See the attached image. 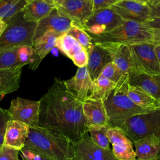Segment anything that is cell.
Returning a JSON list of instances; mask_svg holds the SVG:
<instances>
[{
    "mask_svg": "<svg viewBox=\"0 0 160 160\" xmlns=\"http://www.w3.org/2000/svg\"><path fill=\"white\" fill-rule=\"evenodd\" d=\"M39 102L38 126L59 132L73 143L88 132L82 102L66 89L63 81L54 78Z\"/></svg>",
    "mask_w": 160,
    "mask_h": 160,
    "instance_id": "6da1fadb",
    "label": "cell"
},
{
    "mask_svg": "<svg viewBox=\"0 0 160 160\" xmlns=\"http://www.w3.org/2000/svg\"><path fill=\"white\" fill-rule=\"evenodd\" d=\"M24 148L54 160H72L74 143L56 131L39 126L29 127Z\"/></svg>",
    "mask_w": 160,
    "mask_h": 160,
    "instance_id": "7a4b0ae2",
    "label": "cell"
},
{
    "mask_svg": "<svg viewBox=\"0 0 160 160\" xmlns=\"http://www.w3.org/2000/svg\"><path fill=\"white\" fill-rule=\"evenodd\" d=\"M129 80V74H123L116 87L102 101L110 127L120 128L131 118L151 111L138 106L128 97Z\"/></svg>",
    "mask_w": 160,
    "mask_h": 160,
    "instance_id": "3957f363",
    "label": "cell"
},
{
    "mask_svg": "<svg viewBox=\"0 0 160 160\" xmlns=\"http://www.w3.org/2000/svg\"><path fill=\"white\" fill-rule=\"evenodd\" d=\"M93 44L116 43L134 44L142 42L155 44L154 38L149 28L143 23L133 21H126L112 31L94 36L89 34Z\"/></svg>",
    "mask_w": 160,
    "mask_h": 160,
    "instance_id": "277c9868",
    "label": "cell"
},
{
    "mask_svg": "<svg viewBox=\"0 0 160 160\" xmlns=\"http://www.w3.org/2000/svg\"><path fill=\"white\" fill-rule=\"evenodd\" d=\"M37 22L28 21L22 11L12 17L0 38V48L24 45L32 46Z\"/></svg>",
    "mask_w": 160,
    "mask_h": 160,
    "instance_id": "5b68a950",
    "label": "cell"
},
{
    "mask_svg": "<svg viewBox=\"0 0 160 160\" xmlns=\"http://www.w3.org/2000/svg\"><path fill=\"white\" fill-rule=\"evenodd\" d=\"M119 128L132 142L145 136H154L160 142V108L133 116Z\"/></svg>",
    "mask_w": 160,
    "mask_h": 160,
    "instance_id": "8992f818",
    "label": "cell"
},
{
    "mask_svg": "<svg viewBox=\"0 0 160 160\" xmlns=\"http://www.w3.org/2000/svg\"><path fill=\"white\" fill-rule=\"evenodd\" d=\"M124 21L111 8L99 9L88 18L84 31L89 34L99 36L112 31Z\"/></svg>",
    "mask_w": 160,
    "mask_h": 160,
    "instance_id": "52a82bcc",
    "label": "cell"
},
{
    "mask_svg": "<svg viewBox=\"0 0 160 160\" xmlns=\"http://www.w3.org/2000/svg\"><path fill=\"white\" fill-rule=\"evenodd\" d=\"M154 43L142 42L129 45L137 72L149 74L160 72V64L154 52Z\"/></svg>",
    "mask_w": 160,
    "mask_h": 160,
    "instance_id": "ba28073f",
    "label": "cell"
},
{
    "mask_svg": "<svg viewBox=\"0 0 160 160\" xmlns=\"http://www.w3.org/2000/svg\"><path fill=\"white\" fill-rule=\"evenodd\" d=\"M40 102L18 97L13 99L8 112L11 119L22 122L29 127L38 124Z\"/></svg>",
    "mask_w": 160,
    "mask_h": 160,
    "instance_id": "9c48e42d",
    "label": "cell"
},
{
    "mask_svg": "<svg viewBox=\"0 0 160 160\" xmlns=\"http://www.w3.org/2000/svg\"><path fill=\"white\" fill-rule=\"evenodd\" d=\"M72 160H118L110 149L102 148L93 142L88 132L74 143Z\"/></svg>",
    "mask_w": 160,
    "mask_h": 160,
    "instance_id": "30bf717a",
    "label": "cell"
},
{
    "mask_svg": "<svg viewBox=\"0 0 160 160\" xmlns=\"http://www.w3.org/2000/svg\"><path fill=\"white\" fill-rule=\"evenodd\" d=\"M111 8L123 20L143 23L151 19L148 4H142L134 0H119Z\"/></svg>",
    "mask_w": 160,
    "mask_h": 160,
    "instance_id": "8fae6325",
    "label": "cell"
},
{
    "mask_svg": "<svg viewBox=\"0 0 160 160\" xmlns=\"http://www.w3.org/2000/svg\"><path fill=\"white\" fill-rule=\"evenodd\" d=\"M56 8L61 15L69 19L74 26L83 30L86 20L92 13L91 5L84 0H66Z\"/></svg>",
    "mask_w": 160,
    "mask_h": 160,
    "instance_id": "7c38bea8",
    "label": "cell"
},
{
    "mask_svg": "<svg viewBox=\"0 0 160 160\" xmlns=\"http://www.w3.org/2000/svg\"><path fill=\"white\" fill-rule=\"evenodd\" d=\"M72 26H74L72 22L61 15L55 8L48 16L37 22L33 42L47 32H52L61 36L67 33Z\"/></svg>",
    "mask_w": 160,
    "mask_h": 160,
    "instance_id": "4fadbf2b",
    "label": "cell"
},
{
    "mask_svg": "<svg viewBox=\"0 0 160 160\" xmlns=\"http://www.w3.org/2000/svg\"><path fill=\"white\" fill-rule=\"evenodd\" d=\"M101 46L109 54L112 61L123 73L129 74L137 72L129 45L116 43L96 44Z\"/></svg>",
    "mask_w": 160,
    "mask_h": 160,
    "instance_id": "5bb4252c",
    "label": "cell"
},
{
    "mask_svg": "<svg viewBox=\"0 0 160 160\" xmlns=\"http://www.w3.org/2000/svg\"><path fill=\"white\" fill-rule=\"evenodd\" d=\"M107 135L112 144V151L118 160H136V156L131 140L119 128L110 127Z\"/></svg>",
    "mask_w": 160,
    "mask_h": 160,
    "instance_id": "9a60e30c",
    "label": "cell"
},
{
    "mask_svg": "<svg viewBox=\"0 0 160 160\" xmlns=\"http://www.w3.org/2000/svg\"><path fill=\"white\" fill-rule=\"evenodd\" d=\"M66 89L81 102L90 96L92 80L86 66L79 68L76 74L71 79L63 81Z\"/></svg>",
    "mask_w": 160,
    "mask_h": 160,
    "instance_id": "2e32d148",
    "label": "cell"
},
{
    "mask_svg": "<svg viewBox=\"0 0 160 160\" xmlns=\"http://www.w3.org/2000/svg\"><path fill=\"white\" fill-rule=\"evenodd\" d=\"M29 129L26 124L11 119L7 123L4 145L20 151L24 147Z\"/></svg>",
    "mask_w": 160,
    "mask_h": 160,
    "instance_id": "e0dca14e",
    "label": "cell"
},
{
    "mask_svg": "<svg viewBox=\"0 0 160 160\" xmlns=\"http://www.w3.org/2000/svg\"><path fill=\"white\" fill-rule=\"evenodd\" d=\"M82 111L87 127L109 125L108 116L101 100L88 98L82 102Z\"/></svg>",
    "mask_w": 160,
    "mask_h": 160,
    "instance_id": "ac0fdd59",
    "label": "cell"
},
{
    "mask_svg": "<svg viewBox=\"0 0 160 160\" xmlns=\"http://www.w3.org/2000/svg\"><path fill=\"white\" fill-rule=\"evenodd\" d=\"M59 35L52 32H47L34 41L32 44L33 55L29 68L36 70L42 59L56 47V41Z\"/></svg>",
    "mask_w": 160,
    "mask_h": 160,
    "instance_id": "d6986e66",
    "label": "cell"
},
{
    "mask_svg": "<svg viewBox=\"0 0 160 160\" xmlns=\"http://www.w3.org/2000/svg\"><path fill=\"white\" fill-rule=\"evenodd\" d=\"M88 61L86 66L92 80L96 79L104 67L112 61L108 51L98 44H93L88 51Z\"/></svg>",
    "mask_w": 160,
    "mask_h": 160,
    "instance_id": "ffe728a7",
    "label": "cell"
},
{
    "mask_svg": "<svg viewBox=\"0 0 160 160\" xmlns=\"http://www.w3.org/2000/svg\"><path fill=\"white\" fill-rule=\"evenodd\" d=\"M129 84L139 86L160 101V72L149 74L143 72L129 74Z\"/></svg>",
    "mask_w": 160,
    "mask_h": 160,
    "instance_id": "44dd1931",
    "label": "cell"
},
{
    "mask_svg": "<svg viewBox=\"0 0 160 160\" xmlns=\"http://www.w3.org/2000/svg\"><path fill=\"white\" fill-rule=\"evenodd\" d=\"M136 159L148 160L160 154V142L154 136H148L132 141Z\"/></svg>",
    "mask_w": 160,
    "mask_h": 160,
    "instance_id": "7402d4cb",
    "label": "cell"
},
{
    "mask_svg": "<svg viewBox=\"0 0 160 160\" xmlns=\"http://www.w3.org/2000/svg\"><path fill=\"white\" fill-rule=\"evenodd\" d=\"M55 8L44 0H32L27 2L23 9V18L28 21L38 22L40 20L48 16Z\"/></svg>",
    "mask_w": 160,
    "mask_h": 160,
    "instance_id": "603a6c76",
    "label": "cell"
},
{
    "mask_svg": "<svg viewBox=\"0 0 160 160\" xmlns=\"http://www.w3.org/2000/svg\"><path fill=\"white\" fill-rule=\"evenodd\" d=\"M22 67L0 69V96L10 94L19 88Z\"/></svg>",
    "mask_w": 160,
    "mask_h": 160,
    "instance_id": "cb8c5ba5",
    "label": "cell"
},
{
    "mask_svg": "<svg viewBox=\"0 0 160 160\" xmlns=\"http://www.w3.org/2000/svg\"><path fill=\"white\" fill-rule=\"evenodd\" d=\"M128 97L138 106L147 109H155L160 108V101L154 98L139 86L129 84L128 86Z\"/></svg>",
    "mask_w": 160,
    "mask_h": 160,
    "instance_id": "d4e9b609",
    "label": "cell"
},
{
    "mask_svg": "<svg viewBox=\"0 0 160 160\" xmlns=\"http://www.w3.org/2000/svg\"><path fill=\"white\" fill-rule=\"evenodd\" d=\"M116 82L102 76L92 81L91 94L89 98L103 101L116 87Z\"/></svg>",
    "mask_w": 160,
    "mask_h": 160,
    "instance_id": "484cf974",
    "label": "cell"
},
{
    "mask_svg": "<svg viewBox=\"0 0 160 160\" xmlns=\"http://www.w3.org/2000/svg\"><path fill=\"white\" fill-rule=\"evenodd\" d=\"M26 0H0V19L8 22L22 11L26 5Z\"/></svg>",
    "mask_w": 160,
    "mask_h": 160,
    "instance_id": "4316f807",
    "label": "cell"
},
{
    "mask_svg": "<svg viewBox=\"0 0 160 160\" xmlns=\"http://www.w3.org/2000/svg\"><path fill=\"white\" fill-rule=\"evenodd\" d=\"M56 47L70 59L75 53L83 49V47L72 36L67 33L58 38Z\"/></svg>",
    "mask_w": 160,
    "mask_h": 160,
    "instance_id": "83f0119b",
    "label": "cell"
},
{
    "mask_svg": "<svg viewBox=\"0 0 160 160\" xmlns=\"http://www.w3.org/2000/svg\"><path fill=\"white\" fill-rule=\"evenodd\" d=\"M109 125L92 126L88 128V132L93 141L98 146L104 149H110V141L107 135Z\"/></svg>",
    "mask_w": 160,
    "mask_h": 160,
    "instance_id": "f1b7e54d",
    "label": "cell"
},
{
    "mask_svg": "<svg viewBox=\"0 0 160 160\" xmlns=\"http://www.w3.org/2000/svg\"><path fill=\"white\" fill-rule=\"evenodd\" d=\"M18 46L0 48V69H8L20 66L18 58Z\"/></svg>",
    "mask_w": 160,
    "mask_h": 160,
    "instance_id": "f546056e",
    "label": "cell"
},
{
    "mask_svg": "<svg viewBox=\"0 0 160 160\" xmlns=\"http://www.w3.org/2000/svg\"><path fill=\"white\" fill-rule=\"evenodd\" d=\"M67 34L72 36L87 52L93 44L91 36L86 31L81 28L72 26L67 32Z\"/></svg>",
    "mask_w": 160,
    "mask_h": 160,
    "instance_id": "4dcf8cb0",
    "label": "cell"
},
{
    "mask_svg": "<svg viewBox=\"0 0 160 160\" xmlns=\"http://www.w3.org/2000/svg\"><path fill=\"white\" fill-rule=\"evenodd\" d=\"M123 73L120 71L118 66L112 62L107 64L101 71L99 76L106 78L116 83H117Z\"/></svg>",
    "mask_w": 160,
    "mask_h": 160,
    "instance_id": "1f68e13d",
    "label": "cell"
},
{
    "mask_svg": "<svg viewBox=\"0 0 160 160\" xmlns=\"http://www.w3.org/2000/svg\"><path fill=\"white\" fill-rule=\"evenodd\" d=\"M33 55L32 46L24 45L18 46V58L19 64L23 67L25 65H29Z\"/></svg>",
    "mask_w": 160,
    "mask_h": 160,
    "instance_id": "d6a6232c",
    "label": "cell"
},
{
    "mask_svg": "<svg viewBox=\"0 0 160 160\" xmlns=\"http://www.w3.org/2000/svg\"><path fill=\"white\" fill-rule=\"evenodd\" d=\"M19 152L23 160H54L46 155L24 147Z\"/></svg>",
    "mask_w": 160,
    "mask_h": 160,
    "instance_id": "836d02e7",
    "label": "cell"
},
{
    "mask_svg": "<svg viewBox=\"0 0 160 160\" xmlns=\"http://www.w3.org/2000/svg\"><path fill=\"white\" fill-rule=\"evenodd\" d=\"M11 119L8 110L0 108V148L4 145L7 123Z\"/></svg>",
    "mask_w": 160,
    "mask_h": 160,
    "instance_id": "e575fe53",
    "label": "cell"
},
{
    "mask_svg": "<svg viewBox=\"0 0 160 160\" xmlns=\"http://www.w3.org/2000/svg\"><path fill=\"white\" fill-rule=\"evenodd\" d=\"M19 151L3 145L0 148V160H19Z\"/></svg>",
    "mask_w": 160,
    "mask_h": 160,
    "instance_id": "d590c367",
    "label": "cell"
},
{
    "mask_svg": "<svg viewBox=\"0 0 160 160\" xmlns=\"http://www.w3.org/2000/svg\"><path fill=\"white\" fill-rule=\"evenodd\" d=\"M74 64L78 68L85 67L88 61V54L85 49H82L75 53L71 58Z\"/></svg>",
    "mask_w": 160,
    "mask_h": 160,
    "instance_id": "8d00e7d4",
    "label": "cell"
},
{
    "mask_svg": "<svg viewBox=\"0 0 160 160\" xmlns=\"http://www.w3.org/2000/svg\"><path fill=\"white\" fill-rule=\"evenodd\" d=\"M119 0H92V12L101 9L109 8Z\"/></svg>",
    "mask_w": 160,
    "mask_h": 160,
    "instance_id": "74e56055",
    "label": "cell"
},
{
    "mask_svg": "<svg viewBox=\"0 0 160 160\" xmlns=\"http://www.w3.org/2000/svg\"><path fill=\"white\" fill-rule=\"evenodd\" d=\"M143 24L151 29L160 30V19L159 18L151 19L148 21L143 22Z\"/></svg>",
    "mask_w": 160,
    "mask_h": 160,
    "instance_id": "f35d334b",
    "label": "cell"
},
{
    "mask_svg": "<svg viewBox=\"0 0 160 160\" xmlns=\"http://www.w3.org/2000/svg\"><path fill=\"white\" fill-rule=\"evenodd\" d=\"M149 6L150 8V17L151 19L159 18L160 19V3L156 6Z\"/></svg>",
    "mask_w": 160,
    "mask_h": 160,
    "instance_id": "ab89813d",
    "label": "cell"
},
{
    "mask_svg": "<svg viewBox=\"0 0 160 160\" xmlns=\"http://www.w3.org/2000/svg\"><path fill=\"white\" fill-rule=\"evenodd\" d=\"M151 32L154 38L155 44H159L160 43V30L159 29H151Z\"/></svg>",
    "mask_w": 160,
    "mask_h": 160,
    "instance_id": "60d3db41",
    "label": "cell"
},
{
    "mask_svg": "<svg viewBox=\"0 0 160 160\" xmlns=\"http://www.w3.org/2000/svg\"><path fill=\"white\" fill-rule=\"evenodd\" d=\"M6 27H7V23L5 22L3 20L0 19V38L2 36Z\"/></svg>",
    "mask_w": 160,
    "mask_h": 160,
    "instance_id": "b9f144b4",
    "label": "cell"
},
{
    "mask_svg": "<svg viewBox=\"0 0 160 160\" xmlns=\"http://www.w3.org/2000/svg\"><path fill=\"white\" fill-rule=\"evenodd\" d=\"M154 49L160 64V44H155Z\"/></svg>",
    "mask_w": 160,
    "mask_h": 160,
    "instance_id": "7bdbcfd3",
    "label": "cell"
},
{
    "mask_svg": "<svg viewBox=\"0 0 160 160\" xmlns=\"http://www.w3.org/2000/svg\"><path fill=\"white\" fill-rule=\"evenodd\" d=\"M66 0H54V6H55V8L59 6L60 5H61Z\"/></svg>",
    "mask_w": 160,
    "mask_h": 160,
    "instance_id": "ee69618b",
    "label": "cell"
},
{
    "mask_svg": "<svg viewBox=\"0 0 160 160\" xmlns=\"http://www.w3.org/2000/svg\"><path fill=\"white\" fill-rule=\"evenodd\" d=\"M160 3V0H149L148 4L150 6H156Z\"/></svg>",
    "mask_w": 160,
    "mask_h": 160,
    "instance_id": "f6af8a7d",
    "label": "cell"
},
{
    "mask_svg": "<svg viewBox=\"0 0 160 160\" xmlns=\"http://www.w3.org/2000/svg\"><path fill=\"white\" fill-rule=\"evenodd\" d=\"M26 1L27 2H29V1H32V0H26ZM44 1H45L46 2H47L48 3H49V4H50L54 5V0H44Z\"/></svg>",
    "mask_w": 160,
    "mask_h": 160,
    "instance_id": "bcb514c9",
    "label": "cell"
},
{
    "mask_svg": "<svg viewBox=\"0 0 160 160\" xmlns=\"http://www.w3.org/2000/svg\"><path fill=\"white\" fill-rule=\"evenodd\" d=\"M134 1L141 2V3H142V4H148V2H149V0H134Z\"/></svg>",
    "mask_w": 160,
    "mask_h": 160,
    "instance_id": "7dc6e473",
    "label": "cell"
},
{
    "mask_svg": "<svg viewBox=\"0 0 160 160\" xmlns=\"http://www.w3.org/2000/svg\"><path fill=\"white\" fill-rule=\"evenodd\" d=\"M136 160H138V159H136ZM148 160H160V154H158L156 157H155L154 158H152V159H148Z\"/></svg>",
    "mask_w": 160,
    "mask_h": 160,
    "instance_id": "c3c4849f",
    "label": "cell"
},
{
    "mask_svg": "<svg viewBox=\"0 0 160 160\" xmlns=\"http://www.w3.org/2000/svg\"><path fill=\"white\" fill-rule=\"evenodd\" d=\"M88 3L91 5V8H92V0H88Z\"/></svg>",
    "mask_w": 160,
    "mask_h": 160,
    "instance_id": "681fc988",
    "label": "cell"
},
{
    "mask_svg": "<svg viewBox=\"0 0 160 160\" xmlns=\"http://www.w3.org/2000/svg\"><path fill=\"white\" fill-rule=\"evenodd\" d=\"M4 95H1V96H0V102L2 101V98H4Z\"/></svg>",
    "mask_w": 160,
    "mask_h": 160,
    "instance_id": "f907efd6",
    "label": "cell"
},
{
    "mask_svg": "<svg viewBox=\"0 0 160 160\" xmlns=\"http://www.w3.org/2000/svg\"><path fill=\"white\" fill-rule=\"evenodd\" d=\"M84 1H87L88 2V0H84Z\"/></svg>",
    "mask_w": 160,
    "mask_h": 160,
    "instance_id": "816d5d0a",
    "label": "cell"
},
{
    "mask_svg": "<svg viewBox=\"0 0 160 160\" xmlns=\"http://www.w3.org/2000/svg\"><path fill=\"white\" fill-rule=\"evenodd\" d=\"M160 44V43H159V44Z\"/></svg>",
    "mask_w": 160,
    "mask_h": 160,
    "instance_id": "f5cc1de1",
    "label": "cell"
}]
</instances>
